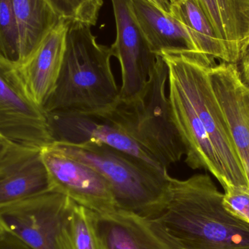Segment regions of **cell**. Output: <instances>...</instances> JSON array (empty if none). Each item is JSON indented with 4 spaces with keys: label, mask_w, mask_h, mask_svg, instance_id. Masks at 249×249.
Wrapping results in <instances>:
<instances>
[{
    "label": "cell",
    "mask_w": 249,
    "mask_h": 249,
    "mask_svg": "<svg viewBox=\"0 0 249 249\" xmlns=\"http://www.w3.org/2000/svg\"><path fill=\"white\" fill-rule=\"evenodd\" d=\"M168 67L173 120L192 169L209 171L223 188L249 187L209 78L207 61L180 53L160 54Z\"/></svg>",
    "instance_id": "obj_1"
},
{
    "label": "cell",
    "mask_w": 249,
    "mask_h": 249,
    "mask_svg": "<svg viewBox=\"0 0 249 249\" xmlns=\"http://www.w3.org/2000/svg\"><path fill=\"white\" fill-rule=\"evenodd\" d=\"M222 198L207 174L171 177L166 205L152 220L178 249H249V225L227 212Z\"/></svg>",
    "instance_id": "obj_2"
},
{
    "label": "cell",
    "mask_w": 249,
    "mask_h": 249,
    "mask_svg": "<svg viewBox=\"0 0 249 249\" xmlns=\"http://www.w3.org/2000/svg\"><path fill=\"white\" fill-rule=\"evenodd\" d=\"M112 56L111 47L98 43L91 26L68 20L62 66L44 112L102 115L110 110L121 95L111 67Z\"/></svg>",
    "instance_id": "obj_3"
},
{
    "label": "cell",
    "mask_w": 249,
    "mask_h": 249,
    "mask_svg": "<svg viewBox=\"0 0 249 249\" xmlns=\"http://www.w3.org/2000/svg\"><path fill=\"white\" fill-rule=\"evenodd\" d=\"M66 155L87 164L110 186L116 209L155 219L168 200V170L150 165L109 146L94 143L70 144L53 142Z\"/></svg>",
    "instance_id": "obj_4"
},
{
    "label": "cell",
    "mask_w": 249,
    "mask_h": 249,
    "mask_svg": "<svg viewBox=\"0 0 249 249\" xmlns=\"http://www.w3.org/2000/svg\"><path fill=\"white\" fill-rule=\"evenodd\" d=\"M167 81L168 67L159 55L143 89L132 97L120 98L110 110L101 116L121 127L168 170L181 160L185 149L173 120L165 92Z\"/></svg>",
    "instance_id": "obj_5"
},
{
    "label": "cell",
    "mask_w": 249,
    "mask_h": 249,
    "mask_svg": "<svg viewBox=\"0 0 249 249\" xmlns=\"http://www.w3.org/2000/svg\"><path fill=\"white\" fill-rule=\"evenodd\" d=\"M75 202L50 191L0 209V228L31 249H71L69 225Z\"/></svg>",
    "instance_id": "obj_6"
},
{
    "label": "cell",
    "mask_w": 249,
    "mask_h": 249,
    "mask_svg": "<svg viewBox=\"0 0 249 249\" xmlns=\"http://www.w3.org/2000/svg\"><path fill=\"white\" fill-rule=\"evenodd\" d=\"M0 135L16 144L39 150L53 143L45 112L29 94L18 67L1 52Z\"/></svg>",
    "instance_id": "obj_7"
},
{
    "label": "cell",
    "mask_w": 249,
    "mask_h": 249,
    "mask_svg": "<svg viewBox=\"0 0 249 249\" xmlns=\"http://www.w3.org/2000/svg\"><path fill=\"white\" fill-rule=\"evenodd\" d=\"M52 191L96 212L115 210L110 186L96 170L64 154L53 143L41 149Z\"/></svg>",
    "instance_id": "obj_8"
},
{
    "label": "cell",
    "mask_w": 249,
    "mask_h": 249,
    "mask_svg": "<svg viewBox=\"0 0 249 249\" xmlns=\"http://www.w3.org/2000/svg\"><path fill=\"white\" fill-rule=\"evenodd\" d=\"M116 23V39L111 45L121 64V99L137 94L149 80L159 55L152 52L133 13L132 0H111Z\"/></svg>",
    "instance_id": "obj_9"
},
{
    "label": "cell",
    "mask_w": 249,
    "mask_h": 249,
    "mask_svg": "<svg viewBox=\"0 0 249 249\" xmlns=\"http://www.w3.org/2000/svg\"><path fill=\"white\" fill-rule=\"evenodd\" d=\"M45 115L53 142L109 146L154 166L167 170L121 127L103 116L72 111H53Z\"/></svg>",
    "instance_id": "obj_10"
},
{
    "label": "cell",
    "mask_w": 249,
    "mask_h": 249,
    "mask_svg": "<svg viewBox=\"0 0 249 249\" xmlns=\"http://www.w3.org/2000/svg\"><path fill=\"white\" fill-rule=\"evenodd\" d=\"M209 73L249 185V87L237 64L222 61Z\"/></svg>",
    "instance_id": "obj_11"
},
{
    "label": "cell",
    "mask_w": 249,
    "mask_h": 249,
    "mask_svg": "<svg viewBox=\"0 0 249 249\" xmlns=\"http://www.w3.org/2000/svg\"><path fill=\"white\" fill-rule=\"evenodd\" d=\"M92 217L105 249H178L152 219L118 209Z\"/></svg>",
    "instance_id": "obj_12"
},
{
    "label": "cell",
    "mask_w": 249,
    "mask_h": 249,
    "mask_svg": "<svg viewBox=\"0 0 249 249\" xmlns=\"http://www.w3.org/2000/svg\"><path fill=\"white\" fill-rule=\"evenodd\" d=\"M50 191L39 149L17 146L0 162V209Z\"/></svg>",
    "instance_id": "obj_13"
},
{
    "label": "cell",
    "mask_w": 249,
    "mask_h": 249,
    "mask_svg": "<svg viewBox=\"0 0 249 249\" xmlns=\"http://www.w3.org/2000/svg\"><path fill=\"white\" fill-rule=\"evenodd\" d=\"M68 20L61 18L32 56L18 67L29 94L43 107L52 94L62 66Z\"/></svg>",
    "instance_id": "obj_14"
},
{
    "label": "cell",
    "mask_w": 249,
    "mask_h": 249,
    "mask_svg": "<svg viewBox=\"0 0 249 249\" xmlns=\"http://www.w3.org/2000/svg\"><path fill=\"white\" fill-rule=\"evenodd\" d=\"M133 13L152 52L180 53L198 57L212 66L216 63L197 51L188 32L174 16L164 13L148 0H132Z\"/></svg>",
    "instance_id": "obj_15"
},
{
    "label": "cell",
    "mask_w": 249,
    "mask_h": 249,
    "mask_svg": "<svg viewBox=\"0 0 249 249\" xmlns=\"http://www.w3.org/2000/svg\"><path fill=\"white\" fill-rule=\"evenodd\" d=\"M229 54L238 64L249 48V0H197Z\"/></svg>",
    "instance_id": "obj_16"
},
{
    "label": "cell",
    "mask_w": 249,
    "mask_h": 249,
    "mask_svg": "<svg viewBox=\"0 0 249 249\" xmlns=\"http://www.w3.org/2000/svg\"><path fill=\"white\" fill-rule=\"evenodd\" d=\"M18 27L20 66L61 20L46 0H12Z\"/></svg>",
    "instance_id": "obj_17"
},
{
    "label": "cell",
    "mask_w": 249,
    "mask_h": 249,
    "mask_svg": "<svg viewBox=\"0 0 249 249\" xmlns=\"http://www.w3.org/2000/svg\"><path fill=\"white\" fill-rule=\"evenodd\" d=\"M170 15L185 28L201 55L213 62L219 59L231 63L226 48L197 0H178L171 7Z\"/></svg>",
    "instance_id": "obj_18"
},
{
    "label": "cell",
    "mask_w": 249,
    "mask_h": 249,
    "mask_svg": "<svg viewBox=\"0 0 249 249\" xmlns=\"http://www.w3.org/2000/svg\"><path fill=\"white\" fill-rule=\"evenodd\" d=\"M71 249H105L93 225L92 211L75 203L70 218Z\"/></svg>",
    "instance_id": "obj_19"
},
{
    "label": "cell",
    "mask_w": 249,
    "mask_h": 249,
    "mask_svg": "<svg viewBox=\"0 0 249 249\" xmlns=\"http://www.w3.org/2000/svg\"><path fill=\"white\" fill-rule=\"evenodd\" d=\"M0 52L18 67L20 65L18 27L12 0H0Z\"/></svg>",
    "instance_id": "obj_20"
},
{
    "label": "cell",
    "mask_w": 249,
    "mask_h": 249,
    "mask_svg": "<svg viewBox=\"0 0 249 249\" xmlns=\"http://www.w3.org/2000/svg\"><path fill=\"white\" fill-rule=\"evenodd\" d=\"M61 18L96 26L103 0H46Z\"/></svg>",
    "instance_id": "obj_21"
},
{
    "label": "cell",
    "mask_w": 249,
    "mask_h": 249,
    "mask_svg": "<svg viewBox=\"0 0 249 249\" xmlns=\"http://www.w3.org/2000/svg\"><path fill=\"white\" fill-rule=\"evenodd\" d=\"M224 190L222 204L225 210L249 225V187L228 186Z\"/></svg>",
    "instance_id": "obj_22"
},
{
    "label": "cell",
    "mask_w": 249,
    "mask_h": 249,
    "mask_svg": "<svg viewBox=\"0 0 249 249\" xmlns=\"http://www.w3.org/2000/svg\"><path fill=\"white\" fill-rule=\"evenodd\" d=\"M0 249H31L16 238L6 233L0 236Z\"/></svg>",
    "instance_id": "obj_23"
},
{
    "label": "cell",
    "mask_w": 249,
    "mask_h": 249,
    "mask_svg": "<svg viewBox=\"0 0 249 249\" xmlns=\"http://www.w3.org/2000/svg\"><path fill=\"white\" fill-rule=\"evenodd\" d=\"M17 146L20 145L10 142L0 135V162Z\"/></svg>",
    "instance_id": "obj_24"
},
{
    "label": "cell",
    "mask_w": 249,
    "mask_h": 249,
    "mask_svg": "<svg viewBox=\"0 0 249 249\" xmlns=\"http://www.w3.org/2000/svg\"><path fill=\"white\" fill-rule=\"evenodd\" d=\"M149 2L156 6L160 10H162L164 13L170 15L171 13V7L178 0H148Z\"/></svg>",
    "instance_id": "obj_25"
},
{
    "label": "cell",
    "mask_w": 249,
    "mask_h": 249,
    "mask_svg": "<svg viewBox=\"0 0 249 249\" xmlns=\"http://www.w3.org/2000/svg\"><path fill=\"white\" fill-rule=\"evenodd\" d=\"M241 77L244 83L249 87V50L246 53L245 55L241 59Z\"/></svg>",
    "instance_id": "obj_26"
},
{
    "label": "cell",
    "mask_w": 249,
    "mask_h": 249,
    "mask_svg": "<svg viewBox=\"0 0 249 249\" xmlns=\"http://www.w3.org/2000/svg\"><path fill=\"white\" fill-rule=\"evenodd\" d=\"M3 233H4V232H3V231H2V230H1V228H0V236H1V235H2Z\"/></svg>",
    "instance_id": "obj_27"
},
{
    "label": "cell",
    "mask_w": 249,
    "mask_h": 249,
    "mask_svg": "<svg viewBox=\"0 0 249 249\" xmlns=\"http://www.w3.org/2000/svg\"><path fill=\"white\" fill-rule=\"evenodd\" d=\"M248 50H249V49H248Z\"/></svg>",
    "instance_id": "obj_28"
}]
</instances>
